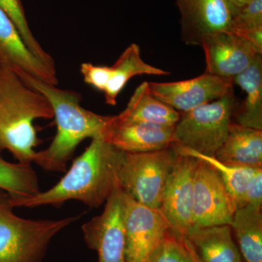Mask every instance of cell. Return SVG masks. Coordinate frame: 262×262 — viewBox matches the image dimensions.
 I'll use <instances>...</instances> for the list:
<instances>
[{
  "label": "cell",
  "instance_id": "1",
  "mask_svg": "<svg viewBox=\"0 0 262 262\" xmlns=\"http://www.w3.org/2000/svg\"><path fill=\"white\" fill-rule=\"evenodd\" d=\"M117 151L103 138H94L56 185L31 198L9 196L10 206H58L72 200L91 208L102 206L118 185L115 174Z\"/></svg>",
  "mask_w": 262,
  "mask_h": 262
},
{
  "label": "cell",
  "instance_id": "2",
  "mask_svg": "<svg viewBox=\"0 0 262 262\" xmlns=\"http://www.w3.org/2000/svg\"><path fill=\"white\" fill-rule=\"evenodd\" d=\"M16 74L49 101L56 120V136L47 149L38 151L35 163L48 171H65L67 162L80 143L89 138H102L113 116L98 115L82 107L78 93L58 89L23 72Z\"/></svg>",
  "mask_w": 262,
  "mask_h": 262
},
{
  "label": "cell",
  "instance_id": "3",
  "mask_svg": "<svg viewBox=\"0 0 262 262\" xmlns=\"http://www.w3.org/2000/svg\"><path fill=\"white\" fill-rule=\"evenodd\" d=\"M53 118L51 103L0 62V151H9L18 163H35L39 139L34 122Z\"/></svg>",
  "mask_w": 262,
  "mask_h": 262
},
{
  "label": "cell",
  "instance_id": "4",
  "mask_svg": "<svg viewBox=\"0 0 262 262\" xmlns=\"http://www.w3.org/2000/svg\"><path fill=\"white\" fill-rule=\"evenodd\" d=\"M13 208L9 195L0 192V262H42L53 237L79 219L27 220Z\"/></svg>",
  "mask_w": 262,
  "mask_h": 262
},
{
  "label": "cell",
  "instance_id": "5",
  "mask_svg": "<svg viewBox=\"0 0 262 262\" xmlns=\"http://www.w3.org/2000/svg\"><path fill=\"white\" fill-rule=\"evenodd\" d=\"M177 155L173 145L148 152L130 153L117 149V184L134 201L160 210L165 184Z\"/></svg>",
  "mask_w": 262,
  "mask_h": 262
},
{
  "label": "cell",
  "instance_id": "6",
  "mask_svg": "<svg viewBox=\"0 0 262 262\" xmlns=\"http://www.w3.org/2000/svg\"><path fill=\"white\" fill-rule=\"evenodd\" d=\"M236 106L232 90L219 99L182 114L174 128V144L214 157L228 134Z\"/></svg>",
  "mask_w": 262,
  "mask_h": 262
},
{
  "label": "cell",
  "instance_id": "7",
  "mask_svg": "<svg viewBox=\"0 0 262 262\" xmlns=\"http://www.w3.org/2000/svg\"><path fill=\"white\" fill-rule=\"evenodd\" d=\"M124 222L125 261L151 262L170 229L161 212L140 204L125 193Z\"/></svg>",
  "mask_w": 262,
  "mask_h": 262
},
{
  "label": "cell",
  "instance_id": "8",
  "mask_svg": "<svg viewBox=\"0 0 262 262\" xmlns=\"http://www.w3.org/2000/svg\"><path fill=\"white\" fill-rule=\"evenodd\" d=\"M124 206L125 193L117 185L101 214L82 225L84 242L98 253V262H126Z\"/></svg>",
  "mask_w": 262,
  "mask_h": 262
},
{
  "label": "cell",
  "instance_id": "9",
  "mask_svg": "<svg viewBox=\"0 0 262 262\" xmlns=\"http://www.w3.org/2000/svg\"><path fill=\"white\" fill-rule=\"evenodd\" d=\"M237 209L234 198L216 170L206 162L196 159L193 227L230 225Z\"/></svg>",
  "mask_w": 262,
  "mask_h": 262
},
{
  "label": "cell",
  "instance_id": "10",
  "mask_svg": "<svg viewBox=\"0 0 262 262\" xmlns=\"http://www.w3.org/2000/svg\"><path fill=\"white\" fill-rule=\"evenodd\" d=\"M196 163V158L178 152L165 184L160 208L170 228L183 236L187 235L193 227Z\"/></svg>",
  "mask_w": 262,
  "mask_h": 262
},
{
  "label": "cell",
  "instance_id": "11",
  "mask_svg": "<svg viewBox=\"0 0 262 262\" xmlns=\"http://www.w3.org/2000/svg\"><path fill=\"white\" fill-rule=\"evenodd\" d=\"M151 94L162 102L179 112L189 113L211 102L232 91L233 84L210 74L172 82H148Z\"/></svg>",
  "mask_w": 262,
  "mask_h": 262
},
{
  "label": "cell",
  "instance_id": "12",
  "mask_svg": "<svg viewBox=\"0 0 262 262\" xmlns=\"http://www.w3.org/2000/svg\"><path fill=\"white\" fill-rule=\"evenodd\" d=\"M183 42L201 46L207 37L230 29L234 10L227 0H176Z\"/></svg>",
  "mask_w": 262,
  "mask_h": 262
},
{
  "label": "cell",
  "instance_id": "13",
  "mask_svg": "<svg viewBox=\"0 0 262 262\" xmlns=\"http://www.w3.org/2000/svg\"><path fill=\"white\" fill-rule=\"evenodd\" d=\"M201 47L206 58L205 72L232 84L234 77L246 70L256 56L261 55L247 40L230 30L207 37Z\"/></svg>",
  "mask_w": 262,
  "mask_h": 262
},
{
  "label": "cell",
  "instance_id": "14",
  "mask_svg": "<svg viewBox=\"0 0 262 262\" xmlns=\"http://www.w3.org/2000/svg\"><path fill=\"white\" fill-rule=\"evenodd\" d=\"M174 128L175 126L144 122H118L113 116L102 138L120 151L148 152L166 149L175 144Z\"/></svg>",
  "mask_w": 262,
  "mask_h": 262
},
{
  "label": "cell",
  "instance_id": "15",
  "mask_svg": "<svg viewBox=\"0 0 262 262\" xmlns=\"http://www.w3.org/2000/svg\"><path fill=\"white\" fill-rule=\"evenodd\" d=\"M0 62L15 73L23 72L46 83L58 84L56 71L37 58L24 42L13 20L0 8Z\"/></svg>",
  "mask_w": 262,
  "mask_h": 262
},
{
  "label": "cell",
  "instance_id": "16",
  "mask_svg": "<svg viewBox=\"0 0 262 262\" xmlns=\"http://www.w3.org/2000/svg\"><path fill=\"white\" fill-rule=\"evenodd\" d=\"M185 237L201 262H244L229 225L193 227Z\"/></svg>",
  "mask_w": 262,
  "mask_h": 262
},
{
  "label": "cell",
  "instance_id": "17",
  "mask_svg": "<svg viewBox=\"0 0 262 262\" xmlns=\"http://www.w3.org/2000/svg\"><path fill=\"white\" fill-rule=\"evenodd\" d=\"M214 158L234 166L262 168V130L231 122L225 142Z\"/></svg>",
  "mask_w": 262,
  "mask_h": 262
},
{
  "label": "cell",
  "instance_id": "18",
  "mask_svg": "<svg viewBox=\"0 0 262 262\" xmlns=\"http://www.w3.org/2000/svg\"><path fill=\"white\" fill-rule=\"evenodd\" d=\"M181 116L177 110L155 98L150 92L148 82H144L136 88L126 108L114 116V120L118 122H144L175 126Z\"/></svg>",
  "mask_w": 262,
  "mask_h": 262
},
{
  "label": "cell",
  "instance_id": "19",
  "mask_svg": "<svg viewBox=\"0 0 262 262\" xmlns=\"http://www.w3.org/2000/svg\"><path fill=\"white\" fill-rule=\"evenodd\" d=\"M237 84L246 93L241 105L237 104L232 122L242 126L262 130V57L258 55L252 63L234 77Z\"/></svg>",
  "mask_w": 262,
  "mask_h": 262
},
{
  "label": "cell",
  "instance_id": "20",
  "mask_svg": "<svg viewBox=\"0 0 262 262\" xmlns=\"http://www.w3.org/2000/svg\"><path fill=\"white\" fill-rule=\"evenodd\" d=\"M111 67V77L103 91L106 103L115 106L119 94L128 81L136 76L147 75L164 76L170 72L146 63L141 56L139 46L132 43Z\"/></svg>",
  "mask_w": 262,
  "mask_h": 262
},
{
  "label": "cell",
  "instance_id": "21",
  "mask_svg": "<svg viewBox=\"0 0 262 262\" xmlns=\"http://www.w3.org/2000/svg\"><path fill=\"white\" fill-rule=\"evenodd\" d=\"M229 226L246 261L262 262L261 208L251 206L237 208Z\"/></svg>",
  "mask_w": 262,
  "mask_h": 262
},
{
  "label": "cell",
  "instance_id": "22",
  "mask_svg": "<svg viewBox=\"0 0 262 262\" xmlns=\"http://www.w3.org/2000/svg\"><path fill=\"white\" fill-rule=\"evenodd\" d=\"M174 149L178 152L183 153L203 160L211 165L220 176L226 187L234 198L237 208L244 206V196L246 190L258 168L234 166L222 163L214 157L201 155L192 150L173 144Z\"/></svg>",
  "mask_w": 262,
  "mask_h": 262
},
{
  "label": "cell",
  "instance_id": "23",
  "mask_svg": "<svg viewBox=\"0 0 262 262\" xmlns=\"http://www.w3.org/2000/svg\"><path fill=\"white\" fill-rule=\"evenodd\" d=\"M0 189L11 198H27L40 192L31 164L12 163L0 157Z\"/></svg>",
  "mask_w": 262,
  "mask_h": 262
},
{
  "label": "cell",
  "instance_id": "24",
  "mask_svg": "<svg viewBox=\"0 0 262 262\" xmlns=\"http://www.w3.org/2000/svg\"><path fill=\"white\" fill-rule=\"evenodd\" d=\"M231 32L247 40L258 53L262 51V0H251L236 10Z\"/></svg>",
  "mask_w": 262,
  "mask_h": 262
},
{
  "label": "cell",
  "instance_id": "25",
  "mask_svg": "<svg viewBox=\"0 0 262 262\" xmlns=\"http://www.w3.org/2000/svg\"><path fill=\"white\" fill-rule=\"evenodd\" d=\"M0 8L13 20L33 54L51 70L56 71L53 57L43 49L31 31L20 0H0Z\"/></svg>",
  "mask_w": 262,
  "mask_h": 262
},
{
  "label": "cell",
  "instance_id": "26",
  "mask_svg": "<svg viewBox=\"0 0 262 262\" xmlns=\"http://www.w3.org/2000/svg\"><path fill=\"white\" fill-rule=\"evenodd\" d=\"M151 262H201L185 236L169 229Z\"/></svg>",
  "mask_w": 262,
  "mask_h": 262
},
{
  "label": "cell",
  "instance_id": "27",
  "mask_svg": "<svg viewBox=\"0 0 262 262\" xmlns=\"http://www.w3.org/2000/svg\"><path fill=\"white\" fill-rule=\"evenodd\" d=\"M80 72L85 83L102 92L106 89L111 77V67L107 66L82 63L80 66Z\"/></svg>",
  "mask_w": 262,
  "mask_h": 262
},
{
  "label": "cell",
  "instance_id": "28",
  "mask_svg": "<svg viewBox=\"0 0 262 262\" xmlns=\"http://www.w3.org/2000/svg\"><path fill=\"white\" fill-rule=\"evenodd\" d=\"M262 207V168L256 170L244 196V206Z\"/></svg>",
  "mask_w": 262,
  "mask_h": 262
},
{
  "label": "cell",
  "instance_id": "29",
  "mask_svg": "<svg viewBox=\"0 0 262 262\" xmlns=\"http://www.w3.org/2000/svg\"><path fill=\"white\" fill-rule=\"evenodd\" d=\"M227 1L228 2L229 4L232 7V8L234 10V13H235L236 10L241 8V7H242L243 5L249 3L251 0H227Z\"/></svg>",
  "mask_w": 262,
  "mask_h": 262
}]
</instances>
